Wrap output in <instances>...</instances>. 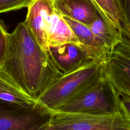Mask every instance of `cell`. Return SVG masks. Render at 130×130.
<instances>
[{"mask_svg":"<svg viewBox=\"0 0 130 130\" xmlns=\"http://www.w3.org/2000/svg\"><path fill=\"white\" fill-rule=\"evenodd\" d=\"M2 68L28 95L37 100L63 73L50 51L44 49L24 21L8 33Z\"/></svg>","mask_w":130,"mask_h":130,"instance_id":"cell-1","label":"cell"},{"mask_svg":"<svg viewBox=\"0 0 130 130\" xmlns=\"http://www.w3.org/2000/svg\"><path fill=\"white\" fill-rule=\"evenodd\" d=\"M103 60L92 59L63 74L43 91L37 102L53 112L74 101L104 77Z\"/></svg>","mask_w":130,"mask_h":130,"instance_id":"cell-2","label":"cell"},{"mask_svg":"<svg viewBox=\"0 0 130 130\" xmlns=\"http://www.w3.org/2000/svg\"><path fill=\"white\" fill-rule=\"evenodd\" d=\"M47 130H130V122L120 112L113 114L51 112Z\"/></svg>","mask_w":130,"mask_h":130,"instance_id":"cell-3","label":"cell"},{"mask_svg":"<svg viewBox=\"0 0 130 130\" xmlns=\"http://www.w3.org/2000/svg\"><path fill=\"white\" fill-rule=\"evenodd\" d=\"M51 116L38 102L22 106L0 100V130H47Z\"/></svg>","mask_w":130,"mask_h":130,"instance_id":"cell-4","label":"cell"},{"mask_svg":"<svg viewBox=\"0 0 130 130\" xmlns=\"http://www.w3.org/2000/svg\"><path fill=\"white\" fill-rule=\"evenodd\" d=\"M57 111L70 113L119 112L113 92L104 77L81 95Z\"/></svg>","mask_w":130,"mask_h":130,"instance_id":"cell-5","label":"cell"},{"mask_svg":"<svg viewBox=\"0 0 130 130\" xmlns=\"http://www.w3.org/2000/svg\"><path fill=\"white\" fill-rule=\"evenodd\" d=\"M122 41L103 60V76L116 94L130 96V40Z\"/></svg>","mask_w":130,"mask_h":130,"instance_id":"cell-6","label":"cell"},{"mask_svg":"<svg viewBox=\"0 0 130 130\" xmlns=\"http://www.w3.org/2000/svg\"><path fill=\"white\" fill-rule=\"evenodd\" d=\"M24 21L41 46L48 50L46 35L50 17L54 10L53 0H32Z\"/></svg>","mask_w":130,"mask_h":130,"instance_id":"cell-7","label":"cell"},{"mask_svg":"<svg viewBox=\"0 0 130 130\" xmlns=\"http://www.w3.org/2000/svg\"><path fill=\"white\" fill-rule=\"evenodd\" d=\"M49 48L58 68L63 74L69 73L94 59L82 44L67 43Z\"/></svg>","mask_w":130,"mask_h":130,"instance_id":"cell-8","label":"cell"},{"mask_svg":"<svg viewBox=\"0 0 130 130\" xmlns=\"http://www.w3.org/2000/svg\"><path fill=\"white\" fill-rule=\"evenodd\" d=\"M55 9L62 16L89 25L99 16L90 0H53Z\"/></svg>","mask_w":130,"mask_h":130,"instance_id":"cell-9","label":"cell"},{"mask_svg":"<svg viewBox=\"0 0 130 130\" xmlns=\"http://www.w3.org/2000/svg\"><path fill=\"white\" fill-rule=\"evenodd\" d=\"M48 48L64 44H81L63 17L55 9L51 14L46 30Z\"/></svg>","mask_w":130,"mask_h":130,"instance_id":"cell-10","label":"cell"},{"mask_svg":"<svg viewBox=\"0 0 130 130\" xmlns=\"http://www.w3.org/2000/svg\"><path fill=\"white\" fill-rule=\"evenodd\" d=\"M0 100L22 106H32L37 103L24 92L1 64Z\"/></svg>","mask_w":130,"mask_h":130,"instance_id":"cell-11","label":"cell"},{"mask_svg":"<svg viewBox=\"0 0 130 130\" xmlns=\"http://www.w3.org/2000/svg\"><path fill=\"white\" fill-rule=\"evenodd\" d=\"M100 16L113 30L123 35L122 16L116 0H90Z\"/></svg>","mask_w":130,"mask_h":130,"instance_id":"cell-12","label":"cell"},{"mask_svg":"<svg viewBox=\"0 0 130 130\" xmlns=\"http://www.w3.org/2000/svg\"><path fill=\"white\" fill-rule=\"evenodd\" d=\"M87 26L103 43L109 52L123 40V35L111 29L100 15Z\"/></svg>","mask_w":130,"mask_h":130,"instance_id":"cell-13","label":"cell"},{"mask_svg":"<svg viewBox=\"0 0 130 130\" xmlns=\"http://www.w3.org/2000/svg\"><path fill=\"white\" fill-rule=\"evenodd\" d=\"M120 6L122 16L123 35L130 39V0H116Z\"/></svg>","mask_w":130,"mask_h":130,"instance_id":"cell-14","label":"cell"},{"mask_svg":"<svg viewBox=\"0 0 130 130\" xmlns=\"http://www.w3.org/2000/svg\"><path fill=\"white\" fill-rule=\"evenodd\" d=\"M113 92L118 111L130 122V96L122 94H116Z\"/></svg>","mask_w":130,"mask_h":130,"instance_id":"cell-15","label":"cell"},{"mask_svg":"<svg viewBox=\"0 0 130 130\" xmlns=\"http://www.w3.org/2000/svg\"><path fill=\"white\" fill-rule=\"evenodd\" d=\"M32 0H0V14L27 7Z\"/></svg>","mask_w":130,"mask_h":130,"instance_id":"cell-16","label":"cell"},{"mask_svg":"<svg viewBox=\"0 0 130 130\" xmlns=\"http://www.w3.org/2000/svg\"><path fill=\"white\" fill-rule=\"evenodd\" d=\"M8 32L4 22L0 20V63L3 59L7 47Z\"/></svg>","mask_w":130,"mask_h":130,"instance_id":"cell-17","label":"cell"}]
</instances>
